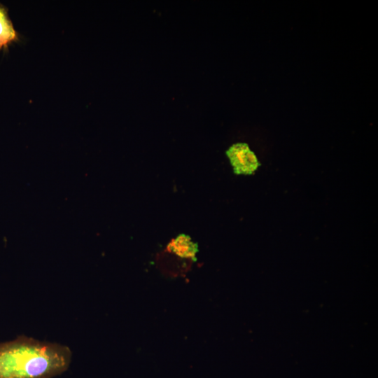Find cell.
<instances>
[{
	"instance_id": "cell-1",
	"label": "cell",
	"mask_w": 378,
	"mask_h": 378,
	"mask_svg": "<svg viewBox=\"0 0 378 378\" xmlns=\"http://www.w3.org/2000/svg\"><path fill=\"white\" fill-rule=\"evenodd\" d=\"M71 360L66 346L20 336L0 344V378H52Z\"/></svg>"
},
{
	"instance_id": "cell-2",
	"label": "cell",
	"mask_w": 378,
	"mask_h": 378,
	"mask_svg": "<svg viewBox=\"0 0 378 378\" xmlns=\"http://www.w3.org/2000/svg\"><path fill=\"white\" fill-rule=\"evenodd\" d=\"M226 155L234 172L237 174H251L260 166L256 155L246 143H237L232 145L227 150Z\"/></svg>"
},
{
	"instance_id": "cell-3",
	"label": "cell",
	"mask_w": 378,
	"mask_h": 378,
	"mask_svg": "<svg viewBox=\"0 0 378 378\" xmlns=\"http://www.w3.org/2000/svg\"><path fill=\"white\" fill-rule=\"evenodd\" d=\"M168 249L180 258L194 259L197 251V246L185 234H180L172 241Z\"/></svg>"
},
{
	"instance_id": "cell-4",
	"label": "cell",
	"mask_w": 378,
	"mask_h": 378,
	"mask_svg": "<svg viewBox=\"0 0 378 378\" xmlns=\"http://www.w3.org/2000/svg\"><path fill=\"white\" fill-rule=\"evenodd\" d=\"M17 34L5 8L0 5V50L17 39Z\"/></svg>"
}]
</instances>
